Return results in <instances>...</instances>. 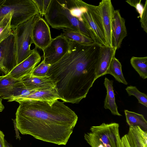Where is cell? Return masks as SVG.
Masks as SVG:
<instances>
[{
  "instance_id": "8fae6325",
  "label": "cell",
  "mask_w": 147,
  "mask_h": 147,
  "mask_svg": "<svg viewBox=\"0 0 147 147\" xmlns=\"http://www.w3.org/2000/svg\"><path fill=\"white\" fill-rule=\"evenodd\" d=\"M41 60V57L37 48L35 47L30 56L17 65L8 74L14 78L20 80L25 76L32 74Z\"/></svg>"
},
{
  "instance_id": "277c9868",
  "label": "cell",
  "mask_w": 147,
  "mask_h": 147,
  "mask_svg": "<svg viewBox=\"0 0 147 147\" xmlns=\"http://www.w3.org/2000/svg\"><path fill=\"white\" fill-rule=\"evenodd\" d=\"M40 14H36L27 21L18 25L13 30L16 53L17 65L32 53L30 47L33 44L32 32L34 24ZM41 17V16H40Z\"/></svg>"
},
{
  "instance_id": "44dd1931",
  "label": "cell",
  "mask_w": 147,
  "mask_h": 147,
  "mask_svg": "<svg viewBox=\"0 0 147 147\" xmlns=\"http://www.w3.org/2000/svg\"><path fill=\"white\" fill-rule=\"evenodd\" d=\"M63 1L70 14L80 21L83 22L82 16L88 10L87 3L81 0Z\"/></svg>"
},
{
  "instance_id": "4dcf8cb0",
  "label": "cell",
  "mask_w": 147,
  "mask_h": 147,
  "mask_svg": "<svg viewBox=\"0 0 147 147\" xmlns=\"http://www.w3.org/2000/svg\"><path fill=\"white\" fill-rule=\"evenodd\" d=\"M51 1V0H43V12L44 16L49 8Z\"/></svg>"
},
{
  "instance_id": "6da1fadb",
  "label": "cell",
  "mask_w": 147,
  "mask_h": 147,
  "mask_svg": "<svg viewBox=\"0 0 147 147\" xmlns=\"http://www.w3.org/2000/svg\"><path fill=\"white\" fill-rule=\"evenodd\" d=\"M69 45L66 53L51 65L47 76L55 82L61 100L78 104L86 97L97 79L96 65L101 46L72 41Z\"/></svg>"
},
{
  "instance_id": "e575fe53",
  "label": "cell",
  "mask_w": 147,
  "mask_h": 147,
  "mask_svg": "<svg viewBox=\"0 0 147 147\" xmlns=\"http://www.w3.org/2000/svg\"><path fill=\"white\" fill-rule=\"evenodd\" d=\"M5 147H13L12 145L9 143L8 142L5 140Z\"/></svg>"
},
{
  "instance_id": "7402d4cb",
  "label": "cell",
  "mask_w": 147,
  "mask_h": 147,
  "mask_svg": "<svg viewBox=\"0 0 147 147\" xmlns=\"http://www.w3.org/2000/svg\"><path fill=\"white\" fill-rule=\"evenodd\" d=\"M126 121L129 126H139L144 131H147V122L143 115L136 113L124 110Z\"/></svg>"
},
{
  "instance_id": "83f0119b",
  "label": "cell",
  "mask_w": 147,
  "mask_h": 147,
  "mask_svg": "<svg viewBox=\"0 0 147 147\" xmlns=\"http://www.w3.org/2000/svg\"><path fill=\"white\" fill-rule=\"evenodd\" d=\"M141 0H127L126 2L131 6L135 7L139 14V17L141 18L144 7L141 3Z\"/></svg>"
},
{
  "instance_id": "5b68a950",
  "label": "cell",
  "mask_w": 147,
  "mask_h": 147,
  "mask_svg": "<svg viewBox=\"0 0 147 147\" xmlns=\"http://www.w3.org/2000/svg\"><path fill=\"white\" fill-rule=\"evenodd\" d=\"M87 7L103 33L108 46L113 48L112 25L114 9L111 0H102L98 6L87 3Z\"/></svg>"
},
{
  "instance_id": "5bb4252c",
  "label": "cell",
  "mask_w": 147,
  "mask_h": 147,
  "mask_svg": "<svg viewBox=\"0 0 147 147\" xmlns=\"http://www.w3.org/2000/svg\"><path fill=\"white\" fill-rule=\"evenodd\" d=\"M117 50L115 48L108 46H100L96 65V79L106 75L112 59L115 57Z\"/></svg>"
},
{
  "instance_id": "7c38bea8",
  "label": "cell",
  "mask_w": 147,
  "mask_h": 147,
  "mask_svg": "<svg viewBox=\"0 0 147 147\" xmlns=\"http://www.w3.org/2000/svg\"><path fill=\"white\" fill-rule=\"evenodd\" d=\"M121 147H147V132L139 126H130L121 138Z\"/></svg>"
},
{
  "instance_id": "d590c367",
  "label": "cell",
  "mask_w": 147,
  "mask_h": 147,
  "mask_svg": "<svg viewBox=\"0 0 147 147\" xmlns=\"http://www.w3.org/2000/svg\"><path fill=\"white\" fill-rule=\"evenodd\" d=\"M6 0H0V7L4 3Z\"/></svg>"
},
{
  "instance_id": "d6a6232c",
  "label": "cell",
  "mask_w": 147,
  "mask_h": 147,
  "mask_svg": "<svg viewBox=\"0 0 147 147\" xmlns=\"http://www.w3.org/2000/svg\"><path fill=\"white\" fill-rule=\"evenodd\" d=\"M4 137L3 133L0 130V147H5Z\"/></svg>"
},
{
  "instance_id": "f546056e",
  "label": "cell",
  "mask_w": 147,
  "mask_h": 147,
  "mask_svg": "<svg viewBox=\"0 0 147 147\" xmlns=\"http://www.w3.org/2000/svg\"><path fill=\"white\" fill-rule=\"evenodd\" d=\"M36 6L40 16L43 17L44 15L43 12V0H32Z\"/></svg>"
},
{
  "instance_id": "52a82bcc",
  "label": "cell",
  "mask_w": 147,
  "mask_h": 147,
  "mask_svg": "<svg viewBox=\"0 0 147 147\" xmlns=\"http://www.w3.org/2000/svg\"><path fill=\"white\" fill-rule=\"evenodd\" d=\"M69 47V41L61 33L52 38L49 44L43 51V61L51 65L55 63L66 53Z\"/></svg>"
},
{
  "instance_id": "ac0fdd59",
  "label": "cell",
  "mask_w": 147,
  "mask_h": 147,
  "mask_svg": "<svg viewBox=\"0 0 147 147\" xmlns=\"http://www.w3.org/2000/svg\"><path fill=\"white\" fill-rule=\"evenodd\" d=\"M59 1L60 4V8L62 12L67 17L71 25L75 28L78 31L90 38L95 43H96L94 36L87 28L84 23L80 21L77 18L72 16L70 14L63 1Z\"/></svg>"
},
{
  "instance_id": "9c48e42d",
  "label": "cell",
  "mask_w": 147,
  "mask_h": 147,
  "mask_svg": "<svg viewBox=\"0 0 147 147\" xmlns=\"http://www.w3.org/2000/svg\"><path fill=\"white\" fill-rule=\"evenodd\" d=\"M44 16L47 22L53 28L58 29H68L78 31L62 12L59 0H51Z\"/></svg>"
},
{
  "instance_id": "9a60e30c",
  "label": "cell",
  "mask_w": 147,
  "mask_h": 147,
  "mask_svg": "<svg viewBox=\"0 0 147 147\" xmlns=\"http://www.w3.org/2000/svg\"><path fill=\"white\" fill-rule=\"evenodd\" d=\"M20 80L24 86L29 89L41 90L56 88L55 82L49 76L39 77L30 74Z\"/></svg>"
},
{
  "instance_id": "cb8c5ba5",
  "label": "cell",
  "mask_w": 147,
  "mask_h": 147,
  "mask_svg": "<svg viewBox=\"0 0 147 147\" xmlns=\"http://www.w3.org/2000/svg\"><path fill=\"white\" fill-rule=\"evenodd\" d=\"M107 74L113 76L118 82L125 85L127 84L122 73L121 64L115 57L112 59L106 72V74Z\"/></svg>"
},
{
  "instance_id": "603a6c76",
  "label": "cell",
  "mask_w": 147,
  "mask_h": 147,
  "mask_svg": "<svg viewBox=\"0 0 147 147\" xmlns=\"http://www.w3.org/2000/svg\"><path fill=\"white\" fill-rule=\"evenodd\" d=\"M64 36L69 41L84 45H91L95 43L90 38L78 31L68 29H63Z\"/></svg>"
},
{
  "instance_id": "4fadbf2b",
  "label": "cell",
  "mask_w": 147,
  "mask_h": 147,
  "mask_svg": "<svg viewBox=\"0 0 147 147\" xmlns=\"http://www.w3.org/2000/svg\"><path fill=\"white\" fill-rule=\"evenodd\" d=\"M112 43L117 50L121 46L122 41L127 35L125 20L119 10H114L112 25Z\"/></svg>"
},
{
  "instance_id": "f1b7e54d",
  "label": "cell",
  "mask_w": 147,
  "mask_h": 147,
  "mask_svg": "<svg viewBox=\"0 0 147 147\" xmlns=\"http://www.w3.org/2000/svg\"><path fill=\"white\" fill-rule=\"evenodd\" d=\"M141 26L143 30L147 33V0H146L144 9L140 20Z\"/></svg>"
},
{
  "instance_id": "30bf717a",
  "label": "cell",
  "mask_w": 147,
  "mask_h": 147,
  "mask_svg": "<svg viewBox=\"0 0 147 147\" xmlns=\"http://www.w3.org/2000/svg\"><path fill=\"white\" fill-rule=\"evenodd\" d=\"M32 37L35 47L41 49L42 51L52 39L48 24L40 16L37 19L34 24Z\"/></svg>"
},
{
  "instance_id": "ba28073f",
  "label": "cell",
  "mask_w": 147,
  "mask_h": 147,
  "mask_svg": "<svg viewBox=\"0 0 147 147\" xmlns=\"http://www.w3.org/2000/svg\"><path fill=\"white\" fill-rule=\"evenodd\" d=\"M16 65L15 45L13 34L0 44V70L6 75Z\"/></svg>"
},
{
  "instance_id": "1f68e13d",
  "label": "cell",
  "mask_w": 147,
  "mask_h": 147,
  "mask_svg": "<svg viewBox=\"0 0 147 147\" xmlns=\"http://www.w3.org/2000/svg\"><path fill=\"white\" fill-rule=\"evenodd\" d=\"M12 120L13 121V123L14 127L15 130V131L16 134V139H18L19 140H20L21 139V137L20 136L19 133V130L18 128L17 127V125H16V121L15 119H12Z\"/></svg>"
},
{
  "instance_id": "4316f807",
  "label": "cell",
  "mask_w": 147,
  "mask_h": 147,
  "mask_svg": "<svg viewBox=\"0 0 147 147\" xmlns=\"http://www.w3.org/2000/svg\"><path fill=\"white\" fill-rule=\"evenodd\" d=\"M51 65L45 63L43 60L34 69L32 75L33 76L45 77L47 76V74Z\"/></svg>"
},
{
  "instance_id": "836d02e7",
  "label": "cell",
  "mask_w": 147,
  "mask_h": 147,
  "mask_svg": "<svg viewBox=\"0 0 147 147\" xmlns=\"http://www.w3.org/2000/svg\"><path fill=\"white\" fill-rule=\"evenodd\" d=\"M4 109V107L2 104V99L0 98V112L2 111Z\"/></svg>"
},
{
  "instance_id": "ffe728a7",
  "label": "cell",
  "mask_w": 147,
  "mask_h": 147,
  "mask_svg": "<svg viewBox=\"0 0 147 147\" xmlns=\"http://www.w3.org/2000/svg\"><path fill=\"white\" fill-rule=\"evenodd\" d=\"M20 80L16 79L9 74L0 76V96L3 99L11 98L15 85Z\"/></svg>"
},
{
  "instance_id": "2e32d148",
  "label": "cell",
  "mask_w": 147,
  "mask_h": 147,
  "mask_svg": "<svg viewBox=\"0 0 147 147\" xmlns=\"http://www.w3.org/2000/svg\"><path fill=\"white\" fill-rule=\"evenodd\" d=\"M61 100L56 88L38 90L14 101L20 102L36 100L53 103L57 100Z\"/></svg>"
},
{
  "instance_id": "d6986e66",
  "label": "cell",
  "mask_w": 147,
  "mask_h": 147,
  "mask_svg": "<svg viewBox=\"0 0 147 147\" xmlns=\"http://www.w3.org/2000/svg\"><path fill=\"white\" fill-rule=\"evenodd\" d=\"M113 84V80H110L106 77L105 78L104 84L107 90V94L104 101V108L109 109L114 115L122 116L118 111L115 102Z\"/></svg>"
},
{
  "instance_id": "d4e9b609",
  "label": "cell",
  "mask_w": 147,
  "mask_h": 147,
  "mask_svg": "<svg viewBox=\"0 0 147 147\" xmlns=\"http://www.w3.org/2000/svg\"><path fill=\"white\" fill-rule=\"evenodd\" d=\"M131 65L140 76L144 79L147 78V57L133 56L130 60Z\"/></svg>"
},
{
  "instance_id": "3957f363",
  "label": "cell",
  "mask_w": 147,
  "mask_h": 147,
  "mask_svg": "<svg viewBox=\"0 0 147 147\" xmlns=\"http://www.w3.org/2000/svg\"><path fill=\"white\" fill-rule=\"evenodd\" d=\"M119 127L116 123L92 126L84 139L91 147H121Z\"/></svg>"
},
{
  "instance_id": "7a4b0ae2",
  "label": "cell",
  "mask_w": 147,
  "mask_h": 147,
  "mask_svg": "<svg viewBox=\"0 0 147 147\" xmlns=\"http://www.w3.org/2000/svg\"><path fill=\"white\" fill-rule=\"evenodd\" d=\"M18 103L15 119L22 134L58 145L66 144L78 117L64 102L30 100Z\"/></svg>"
},
{
  "instance_id": "8992f818",
  "label": "cell",
  "mask_w": 147,
  "mask_h": 147,
  "mask_svg": "<svg viewBox=\"0 0 147 147\" xmlns=\"http://www.w3.org/2000/svg\"><path fill=\"white\" fill-rule=\"evenodd\" d=\"M22 16L28 20L39 14L32 0H6L0 7V22L10 13Z\"/></svg>"
},
{
  "instance_id": "e0dca14e",
  "label": "cell",
  "mask_w": 147,
  "mask_h": 147,
  "mask_svg": "<svg viewBox=\"0 0 147 147\" xmlns=\"http://www.w3.org/2000/svg\"><path fill=\"white\" fill-rule=\"evenodd\" d=\"M82 17L83 22L94 36L96 42L100 46H108L103 33L88 9L82 14Z\"/></svg>"
},
{
  "instance_id": "484cf974",
  "label": "cell",
  "mask_w": 147,
  "mask_h": 147,
  "mask_svg": "<svg viewBox=\"0 0 147 147\" xmlns=\"http://www.w3.org/2000/svg\"><path fill=\"white\" fill-rule=\"evenodd\" d=\"M125 90L129 96H134L138 100L139 103L147 107V96L146 94L141 92L136 86H127Z\"/></svg>"
}]
</instances>
